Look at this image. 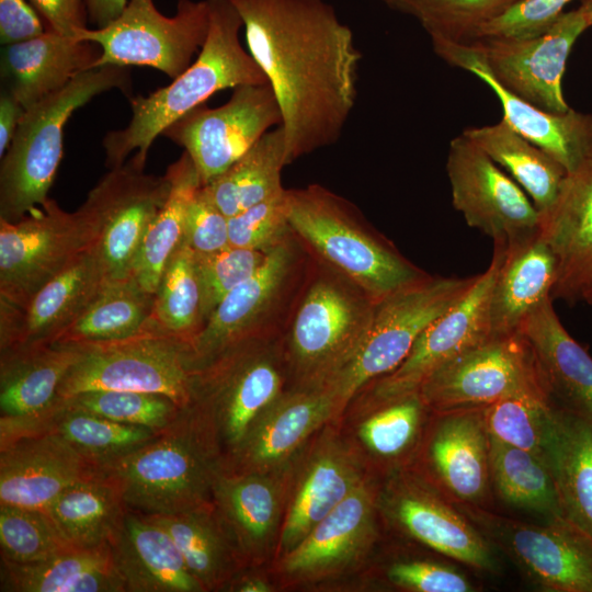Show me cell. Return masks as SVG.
Returning <instances> with one entry per match:
<instances>
[{
  "label": "cell",
  "mask_w": 592,
  "mask_h": 592,
  "mask_svg": "<svg viewBox=\"0 0 592 592\" xmlns=\"http://www.w3.org/2000/svg\"><path fill=\"white\" fill-rule=\"evenodd\" d=\"M570 1L572 0H519L502 14L486 23L473 41L525 39L538 36L558 20Z\"/></svg>",
  "instance_id": "cell-53"
},
{
  "label": "cell",
  "mask_w": 592,
  "mask_h": 592,
  "mask_svg": "<svg viewBox=\"0 0 592 592\" xmlns=\"http://www.w3.org/2000/svg\"><path fill=\"white\" fill-rule=\"evenodd\" d=\"M286 194L292 231L374 303L430 276L374 235L332 192L310 185Z\"/></svg>",
  "instance_id": "cell-5"
},
{
  "label": "cell",
  "mask_w": 592,
  "mask_h": 592,
  "mask_svg": "<svg viewBox=\"0 0 592 592\" xmlns=\"http://www.w3.org/2000/svg\"><path fill=\"white\" fill-rule=\"evenodd\" d=\"M208 26L206 0H179L172 16L162 14L153 0H128L113 22L83 29L77 38L100 46L95 67H150L174 79L193 62Z\"/></svg>",
  "instance_id": "cell-9"
},
{
  "label": "cell",
  "mask_w": 592,
  "mask_h": 592,
  "mask_svg": "<svg viewBox=\"0 0 592 592\" xmlns=\"http://www.w3.org/2000/svg\"><path fill=\"white\" fill-rule=\"evenodd\" d=\"M414 18L433 42L468 43L519 0H383Z\"/></svg>",
  "instance_id": "cell-46"
},
{
  "label": "cell",
  "mask_w": 592,
  "mask_h": 592,
  "mask_svg": "<svg viewBox=\"0 0 592 592\" xmlns=\"http://www.w3.org/2000/svg\"><path fill=\"white\" fill-rule=\"evenodd\" d=\"M83 353L64 377L58 397L90 390L163 394L182 409L190 402L194 355L191 342L151 326L117 341L81 344Z\"/></svg>",
  "instance_id": "cell-8"
},
{
  "label": "cell",
  "mask_w": 592,
  "mask_h": 592,
  "mask_svg": "<svg viewBox=\"0 0 592 592\" xmlns=\"http://www.w3.org/2000/svg\"><path fill=\"white\" fill-rule=\"evenodd\" d=\"M206 1L209 26L197 57L170 84L146 96L129 98V123L109 132L102 140L107 168L122 166L132 153L145 167L156 138L213 94L267 82L260 66L240 43L243 23L231 1Z\"/></svg>",
  "instance_id": "cell-2"
},
{
  "label": "cell",
  "mask_w": 592,
  "mask_h": 592,
  "mask_svg": "<svg viewBox=\"0 0 592 592\" xmlns=\"http://www.w3.org/2000/svg\"><path fill=\"white\" fill-rule=\"evenodd\" d=\"M43 432L58 435L99 468L130 454L159 435V432L147 428L101 417L61 398L43 418L15 437Z\"/></svg>",
  "instance_id": "cell-38"
},
{
  "label": "cell",
  "mask_w": 592,
  "mask_h": 592,
  "mask_svg": "<svg viewBox=\"0 0 592 592\" xmlns=\"http://www.w3.org/2000/svg\"><path fill=\"white\" fill-rule=\"evenodd\" d=\"M481 410L489 436L532 452L546 460L556 419V409L553 408L550 398L515 396L486 406Z\"/></svg>",
  "instance_id": "cell-47"
},
{
  "label": "cell",
  "mask_w": 592,
  "mask_h": 592,
  "mask_svg": "<svg viewBox=\"0 0 592 592\" xmlns=\"http://www.w3.org/2000/svg\"><path fill=\"white\" fill-rule=\"evenodd\" d=\"M126 510L117 486L100 470L67 488L45 512L71 546L93 548L110 543Z\"/></svg>",
  "instance_id": "cell-40"
},
{
  "label": "cell",
  "mask_w": 592,
  "mask_h": 592,
  "mask_svg": "<svg viewBox=\"0 0 592 592\" xmlns=\"http://www.w3.org/2000/svg\"><path fill=\"white\" fill-rule=\"evenodd\" d=\"M126 592H203L169 533L127 508L109 543Z\"/></svg>",
  "instance_id": "cell-27"
},
{
  "label": "cell",
  "mask_w": 592,
  "mask_h": 592,
  "mask_svg": "<svg viewBox=\"0 0 592 592\" xmlns=\"http://www.w3.org/2000/svg\"><path fill=\"white\" fill-rule=\"evenodd\" d=\"M295 265L288 239L272 249L257 272L231 291L192 339L194 368L229 344L261 334L278 304Z\"/></svg>",
  "instance_id": "cell-23"
},
{
  "label": "cell",
  "mask_w": 592,
  "mask_h": 592,
  "mask_svg": "<svg viewBox=\"0 0 592 592\" xmlns=\"http://www.w3.org/2000/svg\"><path fill=\"white\" fill-rule=\"evenodd\" d=\"M232 90L225 104L198 106L162 133L189 153L202 186L225 172L271 127L283 122L269 82Z\"/></svg>",
  "instance_id": "cell-14"
},
{
  "label": "cell",
  "mask_w": 592,
  "mask_h": 592,
  "mask_svg": "<svg viewBox=\"0 0 592 592\" xmlns=\"http://www.w3.org/2000/svg\"><path fill=\"white\" fill-rule=\"evenodd\" d=\"M282 125L266 132L225 172L202 186L210 201L227 216L282 193L281 171L286 166Z\"/></svg>",
  "instance_id": "cell-41"
},
{
  "label": "cell",
  "mask_w": 592,
  "mask_h": 592,
  "mask_svg": "<svg viewBox=\"0 0 592 592\" xmlns=\"http://www.w3.org/2000/svg\"><path fill=\"white\" fill-rule=\"evenodd\" d=\"M282 113L286 163L335 144L355 106L362 54L326 0H230Z\"/></svg>",
  "instance_id": "cell-1"
},
{
  "label": "cell",
  "mask_w": 592,
  "mask_h": 592,
  "mask_svg": "<svg viewBox=\"0 0 592 592\" xmlns=\"http://www.w3.org/2000/svg\"><path fill=\"white\" fill-rule=\"evenodd\" d=\"M212 501L242 558L255 560L267 550L277 530L281 491L267 473H231L216 476Z\"/></svg>",
  "instance_id": "cell-31"
},
{
  "label": "cell",
  "mask_w": 592,
  "mask_h": 592,
  "mask_svg": "<svg viewBox=\"0 0 592 592\" xmlns=\"http://www.w3.org/2000/svg\"><path fill=\"white\" fill-rule=\"evenodd\" d=\"M25 113V109L7 90L0 93V157L4 155Z\"/></svg>",
  "instance_id": "cell-58"
},
{
  "label": "cell",
  "mask_w": 592,
  "mask_h": 592,
  "mask_svg": "<svg viewBox=\"0 0 592 592\" xmlns=\"http://www.w3.org/2000/svg\"><path fill=\"white\" fill-rule=\"evenodd\" d=\"M463 514L504 550L537 585L556 592H592V538L566 519L537 525L462 504Z\"/></svg>",
  "instance_id": "cell-15"
},
{
  "label": "cell",
  "mask_w": 592,
  "mask_h": 592,
  "mask_svg": "<svg viewBox=\"0 0 592 592\" xmlns=\"http://www.w3.org/2000/svg\"><path fill=\"white\" fill-rule=\"evenodd\" d=\"M434 52L449 65L482 80L499 99L503 118L514 130L571 172L592 153V115L570 109L554 113L536 107L503 88L468 44L436 42Z\"/></svg>",
  "instance_id": "cell-20"
},
{
  "label": "cell",
  "mask_w": 592,
  "mask_h": 592,
  "mask_svg": "<svg viewBox=\"0 0 592 592\" xmlns=\"http://www.w3.org/2000/svg\"><path fill=\"white\" fill-rule=\"evenodd\" d=\"M100 468L52 433H31L0 445V504L46 509Z\"/></svg>",
  "instance_id": "cell-19"
},
{
  "label": "cell",
  "mask_w": 592,
  "mask_h": 592,
  "mask_svg": "<svg viewBox=\"0 0 592 592\" xmlns=\"http://www.w3.org/2000/svg\"><path fill=\"white\" fill-rule=\"evenodd\" d=\"M375 303L346 278L321 276L307 289L292 322L289 358L299 387H323L349 361Z\"/></svg>",
  "instance_id": "cell-10"
},
{
  "label": "cell",
  "mask_w": 592,
  "mask_h": 592,
  "mask_svg": "<svg viewBox=\"0 0 592 592\" xmlns=\"http://www.w3.org/2000/svg\"><path fill=\"white\" fill-rule=\"evenodd\" d=\"M392 491L388 509L407 534L475 569H496L489 542L462 511L415 483L405 481Z\"/></svg>",
  "instance_id": "cell-28"
},
{
  "label": "cell",
  "mask_w": 592,
  "mask_h": 592,
  "mask_svg": "<svg viewBox=\"0 0 592 592\" xmlns=\"http://www.w3.org/2000/svg\"><path fill=\"white\" fill-rule=\"evenodd\" d=\"M155 294L132 277L106 281L89 308L53 343H101L137 335L151 326Z\"/></svg>",
  "instance_id": "cell-43"
},
{
  "label": "cell",
  "mask_w": 592,
  "mask_h": 592,
  "mask_svg": "<svg viewBox=\"0 0 592 592\" xmlns=\"http://www.w3.org/2000/svg\"><path fill=\"white\" fill-rule=\"evenodd\" d=\"M540 228L558 263L553 300L581 299L592 280V153L567 173Z\"/></svg>",
  "instance_id": "cell-24"
},
{
  "label": "cell",
  "mask_w": 592,
  "mask_h": 592,
  "mask_svg": "<svg viewBox=\"0 0 592 592\" xmlns=\"http://www.w3.org/2000/svg\"><path fill=\"white\" fill-rule=\"evenodd\" d=\"M130 90L129 67L101 66L25 110L0 164V219L18 221L48 200L62 157L64 128L94 96Z\"/></svg>",
  "instance_id": "cell-3"
},
{
  "label": "cell",
  "mask_w": 592,
  "mask_h": 592,
  "mask_svg": "<svg viewBox=\"0 0 592 592\" xmlns=\"http://www.w3.org/2000/svg\"><path fill=\"white\" fill-rule=\"evenodd\" d=\"M128 0H84L88 19L103 27L121 15Z\"/></svg>",
  "instance_id": "cell-59"
},
{
  "label": "cell",
  "mask_w": 592,
  "mask_h": 592,
  "mask_svg": "<svg viewBox=\"0 0 592 592\" xmlns=\"http://www.w3.org/2000/svg\"><path fill=\"white\" fill-rule=\"evenodd\" d=\"M489 465L496 489L506 503L543 514L548 520L563 517L545 459L489 436Z\"/></svg>",
  "instance_id": "cell-44"
},
{
  "label": "cell",
  "mask_w": 592,
  "mask_h": 592,
  "mask_svg": "<svg viewBox=\"0 0 592 592\" xmlns=\"http://www.w3.org/2000/svg\"><path fill=\"white\" fill-rule=\"evenodd\" d=\"M45 32L36 11L26 0H0V43L25 42Z\"/></svg>",
  "instance_id": "cell-56"
},
{
  "label": "cell",
  "mask_w": 592,
  "mask_h": 592,
  "mask_svg": "<svg viewBox=\"0 0 592 592\" xmlns=\"http://www.w3.org/2000/svg\"><path fill=\"white\" fill-rule=\"evenodd\" d=\"M151 320L161 331L190 342L203 327L195 252L184 238L161 274Z\"/></svg>",
  "instance_id": "cell-45"
},
{
  "label": "cell",
  "mask_w": 592,
  "mask_h": 592,
  "mask_svg": "<svg viewBox=\"0 0 592 592\" xmlns=\"http://www.w3.org/2000/svg\"><path fill=\"white\" fill-rule=\"evenodd\" d=\"M428 458L442 488L462 504L478 505L490 479L489 435L481 408L441 412Z\"/></svg>",
  "instance_id": "cell-29"
},
{
  "label": "cell",
  "mask_w": 592,
  "mask_h": 592,
  "mask_svg": "<svg viewBox=\"0 0 592 592\" xmlns=\"http://www.w3.org/2000/svg\"><path fill=\"white\" fill-rule=\"evenodd\" d=\"M580 9L583 12L587 21L589 22L591 26L592 25V0H581Z\"/></svg>",
  "instance_id": "cell-60"
},
{
  "label": "cell",
  "mask_w": 592,
  "mask_h": 592,
  "mask_svg": "<svg viewBox=\"0 0 592 592\" xmlns=\"http://www.w3.org/2000/svg\"><path fill=\"white\" fill-rule=\"evenodd\" d=\"M106 282L92 247L47 282L24 308L23 345L50 344L93 303Z\"/></svg>",
  "instance_id": "cell-32"
},
{
  "label": "cell",
  "mask_w": 592,
  "mask_h": 592,
  "mask_svg": "<svg viewBox=\"0 0 592 592\" xmlns=\"http://www.w3.org/2000/svg\"><path fill=\"white\" fill-rule=\"evenodd\" d=\"M287 190L229 217V244L269 253L293 232L287 216Z\"/></svg>",
  "instance_id": "cell-52"
},
{
  "label": "cell",
  "mask_w": 592,
  "mask_h": 592,
  "mask_svg": "<svg viewBox=\"0 0 592 592\" xmlns=\"http://www.w3.org/2000/svg\"><path fill=\"white\" fill-rule=\"evenodd\" d=\"M519 332L530 343L551 396L592 415V357L562 326L551 297L526 317Z\"/></svg>",
  "instance_id": "cell-33"
},
{
  "label": "cell",
  "mask_w": 592,
  "mask_h": 592,
  "mask_svg": "<svg viewBox=\"0 0 592 592\" xmlns=\"http://www.w3.org/2000/svg\"><path fill=\"white\" fill-rule=\"evenodd\" d=\"M499 263L500 251L493 247L489 266L466 295L422 331L397 368L375 380L372 395L377 403L417 394L436 369L491 338L489 301Z\"/></svg>",
  "instance_id": "cell-18"
},
{
  "label": "cell",
  "mask_w": 592,
  "mask_h": 592,
  "mask_svg": "<svg viewBox=\"0 0 592 592\" xmlns=\"http://www.w3.org/2000/svg\"><path fill=\"white\" fill-rule=\"evenodd\" d=\"M228 220L201 186L186 209L184 239L197 254L220 251L230 246Z\"/></svg>",
  "instance_id": "cell-54"
},
{
  "label": "cell",
  "mask_w": 592,
  "mask_h": 592,
  "mask_svg": "<svg viewBox=\"0 0 592 592\" xmlns=\"http://www.w3.org/2000/svg\"><path fill=\"white\" fill-rule=\"evenodd\" d=\"M436 412L483 408L505 398L551 399L536 356L520 332L490 338L436 369L417 392Z\"/></svg>",
  "instance_id": "cell-11"
},
{
  "label": "cell",
  "mask_w": 592,
  "mask_h": 592,
  "mask_svg": "<svg viewBox=\"0 0 592 592\" xmlns=\"http://www.w3.org/2000/svg\"><path fill=\"white\" fill-rule=\"evenodd\" d=\"M546 460L563 517L592 538V415L556 410Z\"/></svg>",
  "instance_id": "cell-35"
},
{
  "label": "cell",
  "mask_w": 592,
  "mask_h": 592,
  "mask_svg": "<svg viewBox=\"0 0 592 592\" xmlns=\"http://www.w3.org/2000/svg\"><path fill=\"white\" fill-rule=\"evenodd\" d=\"M388 579L397 587L417 592H470L474 587L456 569L422 560L391 565Z\"/></svg>",
  "instance_id": "cell-55"
},
{
  "label": "cell",
  "mask_w": 592,
  "mask_h": 592,
  "mask_svg": "<svg viewBox=\"0 0 592 592\" xmlns=\"http://www.w3.org/2000/svg\"><path fill=\"white\" fill-rule=\"evenodd\" d=\"M424 407L418 394L382 405L361 424V440L379 456L401 454L418 432Z\"/></svg>",
  "instance_id": "cell-51"
},
{
  "label": "cell",
  "mask_w": 592,
  "mask_h": 592,
  "mask_svg": "<svg viewBox=\"0 0 592 592\" xmlns=\"http://www.w3.org/2000/svg\"><path fill=\"white\" fill-rule=\"evenodd\" d=\"M150 517L169 533L204 591L224 590L244 563L213 501L183 512Z\"/></svg>",
  "instance_id": "cell-36"
},
{
  "label": "cell",
  "mask_w": 592,
  "mask_h": 592,
  "mask_svg": "<svg viewBox=\"0 0 592 592\" xmlns=\"http://www.w3.org/2000/svg\"><path fill=\"white\" fill-rule=\"evenodd\" d=\"M221 457L189 408L157 437L100 467L125 505L149 515L183 512L212 501Z\"/></svg>",
  "instance_id": "cell-4"
},
{
  "label": "cell",
  "mask_w": 592,
  "mask_h": 592,
  "mask_svg": "<svg viewBox=\"0 0 592 592\" xmlns=\"http://www.w3.org/2000/svg\"><path fill=\"white\" fill-rule=\"evenodd\" d=\"M463 134L526 192L540 218L550 210L567 175L559 162L504 119L491 125L468 127Z\"/></svg>",
  "instance_id": "cell-37"
},
{
  "label": "cell",
  "mask_w": 592,
  "mask_h": 592,
  "mask_svg": "<svg viewBox=\"0 0 592 592\" xmlns=\"http://www.w3.org/2000/svg\"><path fill=\"white\" fill-rule=\"evenodd\" d=\"M282 387L280 356L261 334L229 344L194 368L186 408L212 440L223 466Z\"/></svg>",
  "instance_id": "cell-6"
},
{
  "label": "cell",
  "mask_w": 592,
  "mask_h": 592,
  "mask_svg": "<svg viewBox=\"0 0 592 592\" xmlns=\"http://www.w3.org/2000/svg\"><path fill=\"white\" fill-rule=\"evenodd\" d=\"M101 56L99 45L60 35L52 30L1 49V83L27 110L62 89Z\"/></svg>",
  "instance_id": "cell-26"
},
{
  "label": "cell",
  "mask_w": 592,
  "mask_h": 592,
  "mask_svg": "<svg viewBox=\"0 0 592 592\" xmlns=\"http://www.w3.org/2000/svg\"><path fill=\"white\" fill-rule=\"evenodd\" d=\"M446 171L454 208L493 243L506 246L540 229L526 192L464 134L449 144Z\"/></svg>",
  "instance_id": "cell-16"
},
{
  "label": "cell",
  "mask_w": 592,
  "mask_h": 592,
  "mask_svg": "<svg viewBox=\"0 0 592 592\" xmlns=\"http://www.w3.org/2000/svg\"><path fill=\"white\" fill-rule=\"evenodd\" d=\"M71 405L110 420L162 432L181 414L169 396L132 390H90L65 398Z\"/></svg>",
  "instance_id": "cell-49"
},
{
  "label": "cell",
  "mask_w": 592,
  "mask_h": 592,
  "mask_svg": "<svg viewBox=\"0 0 592 592\" xmlns=\"http://www.w3.org/2000/svg\"><path fill=\"white\" fill-rule=\"evenodd\" d=\"M500 263L491 288V338L519 332L526 317L551 297L558 263L542 228L510 244L493 243Z\"/></svg>",
  "instance_id": "cell-25"
},
{
  "label": "cell",
  "mask_w": 592,
  "mask_h": 592,
  "mask_svg": "<svg viewBox=\"0 0 592 592\" xmlns=\"http://www.w3.org/2000/svg\"><path fill=\"white\" fill-rule=\"evenodd\" d=\"M581 299L592 306V280L587 284L581 294Z\"/></svg>",
  "instance_id": "cell-61"
},
{
  "label": "cell",
  "mask_w": 592,
  "mask_h": 592,
  "mask_svg": "<svg viewBox=\"0 0 592 592\" xmlns=\"http://www.w3.org/2000/svg\"><path fill=\"white\" fill-rule=\"evenodd\" d=\"M168 175L148 174L134 156L112 168L80 208L96 235L106 281L130 277L145 236L169 193Z\"/></svg>",
  "instance_id": "cell-13"
},
{
  "label": "cell",
  "mask_w": 592,
  "mask_h": 592,
  "mask_svg": "<svg viewBox=\"0 0 592 592\" xmlns=\"http://www.w3.org/2000/svg\"><path fill=\"white\" fill-rule=\"evenodd\" d=\"M96 243L83 210H64L48 198L11 223L0 219V297L25 308L31 298Z\"/></svg>",
  "instance_id": "cell-12"
},
{
  "label": "cell",
  "mask_w": 592,
  "mask_h": 592,
  "mask_svg": "<svg viewBox=\"0 0 592 592\" xmlns=\"http://www.w3.org/2000/svg\"><path fill=\"white\" fill-rule=\"evenodd\" d=\"M82 353V345L76 343L23 345L0 352V444L56 405L64 377Z\"/></svg>",
  "instance_id": "cell-21"
},
{
  "label": "cell",
  "mask_w": 592,
  "mask_h": 592,
  "mask_svg": "<svg viewBox=\"0 0 592 592\" xmlns=\"http://www.w3.org/2000/svg\"><path fill=\"white\" fill-rule=\"evenodd\" d=\"M476 278L430 275L375 303L358 346L321 388L333 397L339 409L343 407L364 386L397 368L422 331L463 298Z\"/></svg>",
  "instance_id": "cell-7"
},
{
  "label": "cell",
  "mask_w": 592,
  "mask_h": 592,
  "mask_svg": "<svg viewBox=\"0 0 592 592\" xmlns=\"http://www.w3.org/2000/svg\"><path fill=\"white\" fill-rule=\"evenodd\" d=\"M373 538V499L360 483L285 554L282 567L286 573L299 577L330 573L362 555Z\"/></svg>",
  "instance_id": "cell-30"
},
{
  "label": "cell",
  "mask_w": 592,
  "mask_h": 592,
  "mask_svg": "<svg viewBox=\"0 0 592 592\" xmlns=\"http://www.w3.org/2000/svg\"><path fill=\"white\" fill-rule=\"evenodd\" d=\"M1 592H126L109 544L72 547L47 560L14 563L1 559Z\"/></svg>",
  "instance_id": "cell-34"
},
{
  "label": "cell",
  "mask_w": 592,
  "mask_h": 592,
  "mask_svg": "<svg viewBox=\"0 0 592 592\" xmlns=\"http://www.w3.org/2000/svg\"><path fill=\"white\" fill-rule=\"evenodd\" d=\"M72 547L45 511L0 504L1 559L34 563Z\"/></svg>",
  "instance_id": "cell-48"
},
{
  "label": "cell",
  "mask_w": 592,
  "mask_h": 592,
  "mask_svg": "<svg viewBox=\"0 0 592 592\" xmlns=\"http://www.w3.org/2000/svg\"><path fill=\"white\" fill-rule=\"evenodd\" d=\"M30 1L47 22L48 30L78 39L80 31L87 29L88 14L84 0Z\"/></svg>",
  "instance_id": "cell-57"
},
{
  "label": "cell",
  "mask_w": 592,
  "mask_h": 592,
  "mask_svg": "<svg viewBox=\"0 0 592 592\" xmlns=\"http://www.w3.org/2000/svg\"><path fill=\"white\" fill-rule=\"evenodd\" d=\"M590 27L580 8L563 12L543 34L525 39L480 38L468 44L508 91L554 113L570 110L562 93L566 62L574 42Z\"/></svg>",
  "instance_id": "cell-17"
},
{
  "label": "cell",
  "mask_w": 592,
  "mask_h": 592,
  "mask_svg": "<svg viewBox=\"0 0 592 592\" xmlns=\"http://www.w3.org/2000/svg\"><path fill=\"white\" fill-rule=\"evenodd\" d=\"M266 254L234 246L214 253H195L203 325L231 291L257 272Z\"/></svg>",
  "instance_id": "cell-50"
},
{
  "label": "cell",
  "mask_w": 592,
  "mask_h": 592,
  "mask_svg": "<svg viewBox=\"0 0 592 592\" xmlns=\"http://www.w3.org/2000/svg\"><path fill=\"white\" fill-rule=\"evenodd\" d=\"M338 410L335 400L323 388L298 387L282 391L253 421L223 469L269 473L294 454Z\"/></svg>",
  "instance_id": "cell-22"
},
{
  "label": "cell",
  "mask_w": 592,
  "mask_h": 592,
  "mask_svg": "<svg viewBox=\"0 0 592 592\" xmlns=\"http://www.w3.org/2000/svg\"><path fill=\"white\" fill-rule=\"evenodd\" d=\"M166 174L170 182L169 193L145 236L130 274L141 288L151 294L156 293L169 259L184 238L187 206L202 186L186 151L168 167Z\"/></svg>",
  "instance_id": "cell-42"
},
{
  "label": "cell",
  "mask_w": 592,
  "mask_h": 592,
  "mask_svg": "<svg viewBox=\"0 0 592 592\" xmlns=\"http://www.w3.org/2000/svg\"><path fill=\"white\" fill-rule=\"evenodd\" d=\"M356 470L338 447L319 451L308 465L288 508L281 531L284 554L309 532L358 485Z\"/></svg>",
  "instance_id": "cell-39"
}]
</instances>
